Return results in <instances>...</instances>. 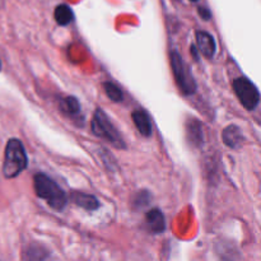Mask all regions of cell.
<instances>
[{"instance_id":"1","label":"cell","mask_w":261,"mask_h":261,"mask_svg":"<svg viewBox=\"0 0 261 261\" xmlns=\"http://www.w3.org/2000/svg\"><path fill=\"white\" fill-rule=\"evenodd\" d=\"M33 188L36 195L43 199L54 211L61 212L68 204L65 191L45 173H36L33 177Z\"/></svg>"},{"instance_id":"2","label":"cell","mask_w":261,"mask_h":261,"mask_svg":"<svg viewBox=\"0 0 261 261\" xmlns=\"http://www.w3.org/2000/svg\"><path fill=\"white\" fill-rule=\"evenodd\" d=\"M28 165L24 145L19 139L12 138L8 140L3 163V175L7 178H14L25 170Z\"/></svg>"},{"instance_id":"3","label":"cell","mask_w":261,"mask_h":261,"mask_svg":"<svg viewBox=\"0 0 261 261\" xmlns=\"http://www.w3.org/2000/svg\"><path fill=\"white\" fill-rule=\"evenodd\" d=\"M91 129L96 137L106 140L117 149H125L126 148V144H125L122 137L102 109H97L94 111L93 116H92Z\"/></svg>"},{"instance_id":"4","label":"cell","mask_w":261,"mask_h":261,"mask_svg":"<svg viewBox=\"0 0 261 261\" xmlns=\"http://www.w3.org/2000/svg\"><path fill=\"white\" fill-rule=\"evenodd\" d=\"M170 61L173 76H175V81L177 83L178 88L181 89V92L184 94H186V96H190V94L195 93L196 88H198V84H196L195 78H194L193 73H191V69L184 61L180 53L176 50L171 51Z\"/></svg>"},{"instance_id":"5","label":"cell","mask_w":261,"mask_h":261,"mask_svg":"<svg viewBox=\"0 0 261 261\" xmlns=\"http://www.w3.org/2000/svg\"><path fill=\"white\" fill-rule=\"evenodd\" d=\"M232 87H233V91L239 101L247 111H252L256 109L260 102V92L251 81L245 76H240V78L234 79Z\"/></svg>"},{"instance_id":"6","label":"cell","mask_w":261,"mask_h":261,"mask_svg":"<svg viewBox=\"0 0 261 261\" xmlns=\"http://www.w3.org/2000/svg\"><path fill=\"white\" fill-rule=\"evenodd\" d=\"M186 139L194 148H201L204 144L203 124L195 117H189L185 124Z\"/></svg>"},{"instance_id":"7","label":"cell","mask_w":261,"mask_h":261,"mask_svg":"<svg viewBox=\"0 0 261 261\" xmlns=\"http://www.w3.org/2000/svg\"><path fill=\"white\" fill-rule=\"evenodd\" d=\"M195 36L199 53L206 59L213 58L217 53V43L213 36L206 31H198Z\"/></svg>"},{"instance_id":"8","label":"cell","mask_w":261,"mask_h":261,"mask_svg":"<svg viewBox=\"0 0 261 261\" xmlns=\"http://www.w3.org/2000/svg\"><path fill=\"white\" fill-rule=\"evenodd\" d=\"M145 226L150 233H162L166 229V219L161 209L153 208L145 214Z\"/></svg>"},{"instance_id":"9","label":"cell","mask_w":261,"mask_h":261,"mask_svg":"<svg viewBox=\"0 0 261 261\" xmlns=\"http://www.w3.org/2000/svg\"><path fill=\"white\" fill-rule=\"evenodd\" d=\"M222 140L227 147L232 148V149H239L244 144L245 137L242 134L241 127L237 125H228L222 132Z\"/></svg>"},{"instance_id":"10","label":"cell","mask_w":261,"mask_h":261,"mask_svg":"<svg viewBox=\"0 0 261 261\" xmlns=\"http://www.w3.org/2000/svg\"><path fill=\"white\" fill-rule=\"evenodd\" d=\"M132 119L134 121V125L137 126L138 132L143 135L144 138L152 137V122H150L149 115L143 110H135L132 114Z\"/></svg>"},{"instance_id":"11","label":"cell","mask_w":261,"mask_h":261,"mask_svg":"<svg viewBox=\"0 0 261 261\" xmlns=\"http://www.w3.org/2000/svg\"><path fill=\"white\" fill-rule=\"evenodd\" d=\"M70 200L86 211H96L99 206V201L96 196L82 193V191H71Z\"/></svg>"},{"instance_id":"12","label":"cell","mask_w":261,"mask_h":261,"mask_svg":"<svg viewBox=\"0 0 261 261\" xmlns=\"http://www.w3.org/2000/svg\"><path fill=\"white\" fill-rule=\"evenodd\" d=\"M59 107H60V111L64 115H66V116L75 117L81 114V103H79L78 98L73 96L60 99L59 101Z\"/></svg>"},{"instance_id":"13","label":"cell","mask_w":261,"mask_h":261,"mask_svg":"<svg viewBox=\"0 0 261 261\" xmlns=\"http://www.w3.org/2000/svg\"><path fill=\"white\" fill-rule=\"evenodd\" d=\"M54 17H55L56 23H58L59 25H68L74 20L73 9L66 4H59L58 7L55 8Z\"/></svg>"},{"instance_id":"14","label":"cell","mask_w":261,"mask_h":261,"mask_svg":"<svg viewBox=\"0 0 261 261\" xmlns=\"http://www.w3.org/2000/svg\"><path fill=\"white\" fill-rule=\"evenodd\" d=\"M103 89L106 92L107 97H109L111 101L114 102H121L124 99V93H122L121 88L119 86H116L112 82H105L103 83Z\"/></svg>"},{"instance_id":"15","label":"cell","mask_w":261,"mask_h":261,"mask_svg":"<svg viewBox=\"0 0 261 261\" xmlns=\"http://www.w3.org/2000/svg\"><path fill=\"white\" fill-rule=\"evenodd\" d=\"M24 257H27V259H38V260L46 259V257H47V252H46V250L42 249L40 245H32V246H30L27 249Z\"/></svg>"},{"instance_id":"16","label":"cell","mask_w":261,"mask_h":261,"mask_svg":"<svg viewBox=\"0 0 261 261\" xmlns=\"http://www.w3.org/2000/svg\"><path fill=\"white\" fill-rule=\"evenodd\" d=\"M149 201H150V194L145 190L139 191V193L135 195V198L133 199V204H134L135 209L145 208V206L149 204Z\"/></svg>"},{"instance_id":"17","label":"cell","mask_w":261,"mask_h":261,"mask_svg":"<svg viewBox=\"0 0 261 261\" xmlns=\"http://www.w3.org/2000/svg\"><path fill=\"white\" fill-rule=\"evenodd\" d=\"M198 13H199V15H200V17L203 18L204 20L212 19V12L208 9V8H205V7H199Z\"/></svg>"},{"instance_id":"18","label":"cell","mask_w":261,"mask_h":261,"mask_svg":"<svg viewBox=\"0 0 261 261\" xmlns=\"http://www.w3.org/2000/svg\"><path fill=\"white\" fill-rule=\"evenodd\" d=\"M190 50H191V54H193V56H194V59H195V60H198L199 59V53H198V47H196V46H191L190 47Z\"/></svg>"},{"instance_id":"19","label":"cell","mask_w":261,"mask_h":261,"mask_svg":"<svg viewBox=\"0 0 261 261\" xmlns=\"http://www.w3.org/2000/svg\"><path fill=\"white\" fill-rule=\"evenodd\" d=\"M0 71H2V61H0Z\"/></svg>"},{"instance_id":"20","label":"cell","mask_w":261,"mask_h":261,"mask_svg":"<svg viewBox=\"0 0 261 261\" xmlns=\"http://www.w3.org/2000/svg\"><path fill=\"white\" fill-rule=\"evenodd\" d=\"M190 2H199V0H190Z\"/></svg>"}]
</instances>
